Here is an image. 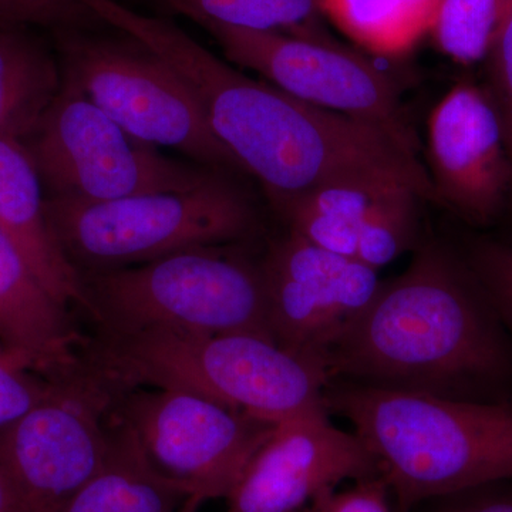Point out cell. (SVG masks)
I'll use <instances>...</instances> for the list:
<instances>
[{
  "label": "cell",
  "mask_w": 512,
  "mask_h": 512,
  "mask_svg": "<svg viewBox=\"0 0 512 512\" xmlns=\"http://www.w3.org/2000/svg\"><path fill=\"white\" fill-rule=\"evenodd\" d=\"M433 503L431 512H512V477L488 481Z\"/></svg>",
  "instance_id": "obj_28"
},
{
  "label": "cell",
  "mask_w": 512,
  "mask_h": 512,
  "mask_svg": "<svg viewBox=\"0 0 512 512\" xmlns=\"http://www.w3.org/2000/svg\"><path fill=\"white\" fill-rule=\"evenodd\" d=\"M225 59L313 106L366 121L419 157L420 141L396 80L379 64L339 42L205 25Z\"/></svg>",
  "instance_id": "obj_10"
},
{
  "label": "cell",
  "mask_w": 512,
  "mask_h": 512,
  "mask_svg": "<svg viewBox=\"0 0 512 512\" xmlns=\"http://www.w3.org/2000/svg\"><path fill=\"white\" fill-rule=\"evenodd\" d=\"M0 22V138L32 136L62 86V67L39 40Z\"/></svg>",
  "instance_id": "obj_17"
},
{
  "label": "cell",
  "mask_w": 512,
  "mask_h": 512,
  "mask_svg": "<svg viewBox=\"0 0 512 512\" xmlns=\"http://www.w3.org/2000/svg\"><path fill=\"white\" fill-rule=\"evenodd\" d=\"M204 501V498L198 497V495H191V497L184 501V504L181 505L180 510L177 512H198Z\"/></svg>",
  "instance_id": "obj_30"
},
{
  "label": "cell",
  "mask_w": 512,
  "mask_h": 512,
  "mask_svg": "<svg viewBox=\"0 0 512 512\" xmlns=\"http://www.w3.org/2000/svg\"><path fill=\"white\" fill-rule=\"evenodd\" d=\"M420 201L423 198L404 185L384 188L360 229L357 261L379 271L412 247L419 228Z\"/></svg>",
  "instance_id": "obj_22"
},
{
  "label": "cell",
  "mask_w": 512,
  "mask_h": 512,
  "mask_svg": "<svg viewBox=\"0 0 512 512\" xmlns=\"http://www.w3.org/2000/svg\"><path fill=\"white\" fill-rule=\"evenodd\" d=\"M99 20L80 0H0V22L69 26Z\"/></svg>",
  "instance_id": "obj_26"
},
{
  "label": "cell",
  "mask_w": 512,
  "mask_h": 512,
  "mask_svg": "<svg viewBox=\"0 0 512 512\" xmlns=\"http://www.w3.org/2000/svg\"><path fill=\"white\" fill-rule=\"evenodd\" d=\"M229 175L218 174L194 190L111 201L47 197V218L80 274L131 268L192 248L235 245L254 234L258 214Z\"/></svg>",
  "instance_id": "obj_5"
},
{
  "label": "cell",
  "mask_w": 512,
  "mask_h": 512,
  "mask_svg": "<svg viewBox=\"0 0 512 512\" xmlns=\"http://www.w3.org/2000/svg\"><path fill=\"white\" fill-rule=\"evenodd\" d=\"M0 512H10L9 490L2 470H0Z\"/></svg>",
  "instance_id": "obj_29"
},
{
  "label": "cell",
  "mask_w": 512,
  "mask_h": 512,
  "mask_svg": "<svg viewBox=\"0 0 512 512\" xmlns=\"http://www.w3.org/2000/svg\"><path fill=\"white\" fill-rule=\"evenodd\" d=\"M261 266L275 342L323 369L332 343L382 284L376 269L291 231L269 247Z\"/></svg>",
  "instance_id": "obj_11"
},
{
  "label": "cell",
  "mask_w": 512,
  "mask_h": 512,
  "mask_svg": "<svg viewBox=\"0 0 512 512\" xmlns=\"http://www.w3.org/2000/svg\"><path fill=\"white\" fill-rule=\"evenodd\" d=\"M399 184H336L293 201L282 211L291 232L316 247L356 258L360 229L373 201Z\"/></svg>",
  "instance_id": "obj_19"
},
{
  "label": "cell",
  "mask_w": 512,
  "mask_h": 512,
  "mask_svg": "<svg viewBox=\"0 0 512 512\" xmlns=\"http://www.w3.org/2000/svg\"><path fill=\"white\" fill-rule=\"evenodd\" d=\"M121 389L84 355L29 412L0 429L10 512H62L109 456Z\"/></svg>",
  "instance_id": "obj_6"
},
{
  "label": "cell",
  "mask_w": 512,
  "mask_h": 512,
  "mask_svg": "<svg viewBox=\"0 0 512 512\" xmlns=\"http://www.w3.org/2000/svg\"><path fill=\"white\" fill-rule=\"evenodd\" d=\"M86 355L124 389L187 390L271 424L323 404L329 383L318 363L249 333L101 335Z\"/></svg>",
  "instance_id": "obj_3"
},
{
  "label": "cell",
  "mask_w": 512,
  "mask_h": 512,
  "mask_svg": "<svg viewBox=\"0 0 512 512\" xmlns=\"http://www.w3.org/2000/svg\"><path fill=\"white\" fill-rule=\"evenodd\" d=\"M55 100L25 141L49 198L101 202L150 192L188 191L218 174L144 146L63 74ZM231 174V173H229Z\"/></svg>",
  "instance_id": "obj_7"
},
{
  "label": "cell",
  "mask_w": 512,
  "mask_h": 512,
  "mask_svg": "<svg viewBox=\"0 0 512 512\" xmlns=\"http://www.w3.org/2000/svg\"><path fill=\"white\" fill-rule=\"evenodd\" d=\"M323 403L376 458L399 512L512 477V397L477 402L330 380Z\"/></svg>",
  "instance_id": "obj_2"
},
{
  "label": "cell",
  "mask_w": 512,
  "mask_h": 512,
  "mask_svg": "<svg viewBox=\"0 0 512 512\" xmlns=\"http://www.w3.org/2000/svg\"><path fill=\"white\" fill-rule=\"evenodd\" d=\"M62 55L63 74L138 143L170 148L225 173H244L212 133L187 84L143 43L130 36H73L64 40Z\"/></svg>",
  "instance_id": "obj_8"
},
{
  "label": "cell",
  "mask_w": 512,
  "mask_h": 512,
  "mask_svg": "<svg viewBox=\"0 0 512 512\" xmlns=\"http://www.w3.org/2000/svg\"><path fill=\"white\" fill-rule=\"evenodd\" d=\"M325 19L370 55L400 59L430 35L441 0H319Z\"/></svg>",
  "instance_id": "obj_18"
},
{
  "label": "cell",
  "mask_w": 512,
  "mask_h": 512,
  "mask_svg": "<svg viewBox=\"0 0 512 512\" xmlns=\"http://www.w3.org/2000/svg\"><path fill=\"white\" fill-rule=\"evenodd\" d=\"M116 416L160 476L205 501L228 497L275 427L174 387L121 389Z\"/></svg>",
  "instance_id": "obj_9"
},
{
  "label": "cell",
  "mask_w": 512,
  "mask_h": 512,
  "mask_svg": "<svg viewBox=\"0 0 512 512\" xmlns=\"http://www.w3.org/2000/svg\"><path fill=\"white\" fill-rule=\"evenodd\" d=\"M80 2H83V0H80Z\"/></svg>",
  "instance_id": "obj_31"
},
{
  "label": "cell",
  "mask_w": 512,
  "mask_h": 512,
  "mask_svg": "<svg viewBox=\"0 0 512 512\" xmlns=\"http://www.w3.org/2000/svg\"><path fill=\"white\" fill-rule=\"evenodd\" d=\"M191 495L165 480L117 419L109 456L62 512H177Z\"/></svg>",
  "instance_id": "obj_16"
},
{
  "label": "cell",
  "mask_w": 512,
  "mask_h": 512,
  "mask_svg": "<svg viewBox=\"0 0 512 512\" xmlns=\"http://www.w3.org/2000/svg\"><path fill=\"white\" fill-rule=\"evenodd\" d=\"M430 177L439 204L477 228L507 214L512 167L503 128L484 86L461 82L431 111Z\"/></svg>",
  "instance_id": "obj_13"
},
{
  "label": "cell",
  "mask_w": 512,
  "mask_h": 512,
  "mask_svg": "<svg viewBox=\"0 0 512 512\" xmlns=\"http://www.w3.org/2000/svg\"><path fill=\"white\" fill-rule=\"evenodd\" d=\"M80 275L86 311L101 335L249 333L275 342L261 261L234 245L192 248L131 268Z\"/></svg>",
  "instance_id": "obj_4"
},
{
  "label": "cell",
  "mask_w": 512,
  "mask_h": 512,
  "mask_svg": "<svg viewBox=\"0 0 512 512\" xmlns=\"http://www.w3.org/2000/svg\"><path fill=\"white\" fill-rule=\"evenodd\" d=\"M394 505L386 481L375 477L357 481L348 490L322 495L299 512H399Z\"/></svg>",
  "instance_id": "obj_27"
},
{
  "label": "cell",
  "mask_w": 512,
  "mask_h": 512,
  "mask_svg": "<svg viewBox=\"0 0 512 512\" xmlns=\"http://www.w3.org/2000/svg\"><path fill=\"white\" fill-rule=\"evenodd\" d=\"M461 254L512 340V244L503 239L471 237L464 241Z\"/></svg>",
  "instance_id": "obj_23"
},
{
  "label": "cell",
  "mask_w": 512,
  "mask_h": 512,
  "mask_svg": "<svg viewBox=\"0 0 512 512\" xmlns=\"http://www.w3.org/2000/svg\"><path fill=\"white\" fill-rule=\"evenodd\" d=\"M0 342L45 379H59L82 363L80 336L67 308L39 281L28 259L0 228Z\"/></svg>",
  "instance_id": "obj_14"
},
{
  "label": "cell",
  "mask_w": 512,
  "mask_h": 512,
  "mask_svg": "<svg viewBox=\"0 0 512 512\" xmlns=\"http://www.w3.org/2000/svg\"><path fill=\"white\" fill-rule=\"evenodd\" d=\"M52 380L19 363L0 342V429L19 419L49 392Z\"/></svg>",
  "instance_id": "obj_24"
},
{
  "label": "cell",
  "mask_w": 512,
  "mask_h": 512,
  "mask_svg": "<svg viewBox=\"0 0 512 512\" xmlns=\"http://www.w3.org/2000/svg\"><path fill=\"white\" fill-rule=\"evenodd\" d=\"M164 8L198 23L249 32L279 33L335 43L323 26L319 0H158Z\"/></svg>",
  "instance_id": "obj_20"
},
{
  "label": "cell",
  "mask_w": 512,
  "mask_h": 512,
  "mask_svg": "<svg viewBox=\"0 0 512 512\" xmlns=\"http://www.w3.org/2000/svg\"><path fill=\"white\" fill-rule=\"evenodd\" d=\"M375 477L369 448L336 427L323 403L275 424L225 498L227 512H299L345 481Z\"/></svg>",
  "instance_id": "obj_12"
},
{
  "label": "cell",
  "mask_w": 512,
  "mask_h": 512,
  "mask_svg": "<svg viewBox=\"0 0 512 512\" xmlns=\"http://www.w3.org/2000/svg\"><path fill=\"white\" fill-rule=\"evenodd\" d=\"M484 62V89L500 119L512 167V16ZM508 211L512 214V190Z\"/></svg>",
  "instance_id": "obj_25"
},
{
  "label": "cell",
  "mask_w": 512,
  "mask_h": 512,
  "mask_svg": "<svg viewBox=\"0 0 512 512\" xmlns=\"http://www.w3.org/2000/svg\"><path fill=\"white\" fill-rule=\"evenodd\" d=\"M45 185L28 147L0 138V228L28 259L56 301L87 308L83 279L57 244L46 210Z\"/></svg>",
  "instance_id": "obj_15"
},
{
  "label": "cell",
  "mask_w": 512,
  "mask_h": 512,
  "mask_svg": "<svg viewBox=\"0 0 512 512\" xmlns=\"http://www.w3.org/2000/svg\"><path fill=\"white\" fill-rule=\"evenodd\" d=\"M330 380L454 399L512 397V340L461 252L429 244L342 330Z\"/></svg>",
  "instance_id": "obj_1"
},
{
  "label": "cell",
  "mask_w": 512,
  "mask_h": 512,
  "mask_svg": "<svg viewBox=\"0 0 512 512\" xmlns=\"http://www.w3.org/2000/svg\"><path fill=\"white\" fill-rule=\"evenodd\" d=\"M512 16V0H441L430 35L443 55L470 66L484 62Z\"/></svg>",
  "instance_id": "obj_21"
}]
</instances>
